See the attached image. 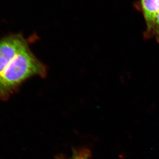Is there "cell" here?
<instances>
[{
  "mask_svg": "<svg viewBox=\"0 0 159 159\" xmlns=\"http://www.w3.org/2000/svg\"><path fill=\"white\" fill-rule=\"evenodd\" d=\"M45 66L27 45L10 61L0 76V99L5 100L26 80L34 76L44 77Z\"/></svg>",
  "mask_w": 159,
  "mask_h": 159,
  "instance_id": "1",
  "label": "cell"
},
{
  "mask_svg": "<svg viewBox=\"0 0 159 159\" xmlns=\"http://www.w3.org/2000/svg\"><path fill=\"white\" fill-rule=\"evenodd\" d=\"M28 45L21 35L13 34L0 39V76L21 50Z\"/></svg>",
  "mask_w": 159,
  "mask_h": 159,
  "instance_id": "2",
  "label": "cell"
},
{
  "mask_svg": "<svg viewBox=\"0 0 159 159\" xmlns=\"http://www.w3.org/2000/svg\"><path fill=\"white\" fill-rule=\"evenodd\" d=\"M134 7L143 15L146 25L145 38H148L159 12V0H136Z\"/></svg>",
  "mask_w": 159,
  "mask_h": 159,
  "instance_id": "3",
  "label": "cell"
},
{
  "mask_svg": "<svg viewBox=\"0 0 159 159\" xmlns=\"http://www.w3.org/2000/svg\"><path fill=\"white\" fill-rule=\"evenodd\" d=\"M91 157L90 152L87 149H78L74 150L72 158L68 159H89ZM57 159H66L64 158H59Z\"/></svg>",
  "mask_w": 159,
  "mask_h": 159,
  "instance_id": "4",
  "label": "cell"
},
{
  "mask_svg": "<svg viewBox=\"0 0 159 159\" xmlns=\"http://www.w3.org/2000/svg\"><path fill=\"white\" fill-rule=\"evenodd\" d=\"M154 37L158 42H159V12L157 15L153 28L151 31L148 38Z\"/></svg>",
  "mask_w": 159,
  "mask_h": 159,
  "instance_id": "5",
  "label": "cell"
}]
</instances>
